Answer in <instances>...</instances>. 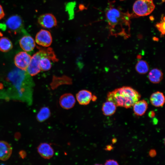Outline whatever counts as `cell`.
Instances as JSON below:
<instances>
[{
  "mask_svg": "<svg viewBox=\"0 0 165 165\" xmlns=\"http://www.w3.org/2000/svg\"><path fill=\"white\" fill-rule=\"evenodd\" d=\"M12 148L7 142L0 141V160L5 161L8 160L11 156Z\"/></svg>",
  "mask_w": 165,
  "mask_h": 165,
  "instance_id": "14",
  "label": "cell"
},
{
  "mask_svg": "<svg viewBox=\"0 0 165 165\" xmlns=\"http://www.w3.org/2000/svg\"><path fill=\"white\" fill-rule=\"evenodd\" d=\"M105 165H119L116 161L113 160H106Z\"/></svg>",
  "mask_w": 165,
  "mask_h": 165,
  "instance_id": "24",
  "label": "cell"
},
{
  "mask_svg": "<svg viewBox=\"0 0 165 165\" xmlns=\"http://www.w3.org/2000/svg\"><path fill=\"white\" fill-rule=\"evenodd\" d=\"M76 100L74 95L70 93L62 95L60 97L59 103L60 106L65 109H69L75 105Z\"/></svg>",
  "mask_w": 165,
  "mask_h": 165,
  "instance_id": "10",
  "label": "cell"
},
{
  "mask_svg": "<svg viewBox=\"0 0 165 165\" xmlns=\"http://www.w3.org/2000/svg\"><path fill=\"white\" fill-rule=\"evenodd\" d=\"M163 73L160 69L155 68L149 72L148 77L149 81L153 83H158L163 78Z\"/></svg>",
  "mask_w": 165,
  "mask_h": 165,
  "instance_id": "17",
  "label": "cell"
},
{
  "mask_svg": "<svg viewBox=\"0 0 165 165\" xmlns=\"http://www.w3.org/2000/svg\"><path fill=\"white\" fill-rule=\"evenodd\" d=\"M5 14L2 6L0 4V20L4 16Z\"/></svg>",
  "mask_w": 165,
  "mask_h": 165,
  "instance_id": "25",
  "label": "cell"
},
{
  "mask_svg": "<svg viewBox=\"0 0 165 165\" xmlns=\"http://www.w3.org/2000/svg\"><path fill=\"white\" fill-rule=\"evenodd\" d=\"M140 94L132 88L124 86L109 92L107 101H111L117 106L129 108L139 100Z\"/></svg>",
  "mask_w": 165,
  "mask_h": 165,
  "instance_id": "3",
  "label": "cell"
},
{
  "mask_svg": "<svg viewBox=\"0 0 165 165\" xmlns=\"http://www.w3.org/2000/svg\"><path fill=\"white\" fill-rule=\"evenodd\" d=\"M19 44L21 48L26 52L31 51L35 46L34 39L28 35H26L22 37L20 40Z\"/></svg>",
  "mask_w": 165,
  "mask_h": 165,
  "instance_id": "13",
  "label": "cell"
},
{
  "mask_svg": "<svg viewBox=\"0 0 165 165\" xmlns=\"http://www.w3.org/2000/svg\"><path fill=\"white\" fill-rule=\"evenodd\" d=\"M150 100L153 106L156 107H160L162 106L165 103V97L163 93L156 91L151 94Z\"/></svg>",
  "mask_w": 165,
  "mask_h": 165,
  "instance_id": "16",
  "label": "cell"
},
{
  "mask_svg": "<svg viewBox=\"0 0 165 165\" xmlns=\"http://www.w3.org/2000/svg\"><path fill=\"white\" fill-rule=\"evenodd\" d=\"M109 34L121 36L124 39L130 36V20L132 13L124 12L121 9L110 6L105 12Z\"/></svg>",
  "mask_w": 165,
  "mask_h": 165,
  "instance_id": "1",
  "label": "cell"
},
{
  "mask_svg": "<svg viewBox=\"0 0 165 165\" xmlns=\"http://www.w3.org/2000/svg\"><path fill=\"white\" fill-rule=\"evenodd\" d=\"M94 165H102L101 164H96Z\"/></svg>",
  "mask_w": 165,
  "mask_h": 165,
  "instance_id": "30",
  "label": "cell"
},
{
  "mask_svg": "<svg viewBox=\"0 0 165 165\" xmlns=\"http://www.w3.org/2000/svg\"><path fill=\"white\" fill-rule=\"evenodd\" d=\"M149 154L150 156L154 157L156 156V152L155 150L153 149H151L149 152Z\"/></svg>",
  "mask_w": 165,
  "mask_h": 165,
  "instance_id": "26",
  "label": "cell"
},
{
  "mask_svg": "<svg viewBox=\"0 0 165 165\" xmlns=\"http://www.w3.org/2000/svg\"><path fill=\"white\" fill-rule=\"evenodd\" d=\"M116 107L113 102L107 101L102 105V111L105 116H111L115 113L116 110Z\"/></svg>",
  "mask_w": 165,
  "mask_h": 165,
  "instance_id": "18",
  "label": "cell"
},
{
  "mask_svg": "<svg viewBox=\"0 0 165 165\" xmlns=\"http://www.w3.org/2000/svg\"><path fill=\"white\" fill-rule=\"evenodd\" d=\"M136 71L139 74H144L148 72L149 70L148 63L145 61L140 60L138 61L135 66Z\"/></svg>",
  "mask_w": 165,
  "mask_h": 165,
  "instance_id": "21",
  "label": "cell"
},
{
  "mask_svg": "<svg viewBox=\"0 0 165 165\" xmlns=\"http://www.w3.org/2000/svg\"><path fill=\"white\" fill-rule=\"evenodd\" d=\"M51 60L50 58L48 56L42 57L39 62L41 70L44 71L49 70L52 66Z\"/></svg>",
  "mask_w": 165,
  "mask_h": 165,
  "instance_id": "22",
  "label": "cell"
},
{
  "mask_svg": "<svg viewBox=\"0 0 165 165\" xmlns=\"http://www.w3.org/2000/svg\"><path fill=\"white\" fill-rule=\"evenodd\" d=\"M38 20V24L45 28H51L57 25V21L56 17L50 13H45L40 15Z\"/></svg>",
  "mask_w": 165,
  "mask_h": 165,
  "instance_id": "9",
  "label": "cell"
},
{
  "mask_svg": "<svg viewBox=\"0 0 165 165\" xmlns=\"http://www.w3.org/2000/svg\"><path fill=\"white\" fill-rule=\"evenodd\" d=\"M51 112L47 107L42 108L36 115V119L39 122H43L48 119L51 116Z\"/></svg>",
  "mask_w": 165,
  "mask_h": 165,
  "instance_id": "19",
  "label": "cell"
},
{
  "mask_svg": "<svg viewBox=\"0 0 165 165\" xmlns=\"http://www.w3.org/2000/svg\"><path fill=\"white\" fill-rule=\"evenodd\" d=\"M29 76L25 71L15 69L9 73L7 79L18 94L19 98L30 103L32 101L33 83Z\"/></svg>",
  "mask_w": 165,
  "mask_h": 165,
  "instance_id": "2",
  "label": "cell"
},
{
  "mask_svg": "<svg viewBox=\"0 0 165 165\" xmlns=\"http://www.w3.org/2000/svg\"><path fill=\"white\" fill-rule=\"evenodd\" d=\"M155 7L153 0H137L133 6V17L148 15L153 11Z\"/></svg>",
  "mask_w": 165,
  "mask_h": 165,
  "instance_id": "5",
  "label": "cell"
},
{
  "mask_svg": "<svg viewBox=\"0 0 165 165\" xmlns=\"http://www.w3.org/2000/svg\"><path fill=\"white\" fill-rule=\"evenodd\" d=\"M113 148V147L111 145H108L107 146L105 149L107 151H110Z\"/></svg>",
  "mask_w": 165,
  "mask_h": 165,
  "instance_id": "28",
  "label": "cell"
},
{
  "mask_svg": "<svg viewBox=\"0 0 165 165\" xmlns=\"http://www.w3.org/2000/svg\"><path fill=\"white\" fill-rule=\"evenodd\" d=\"M155 114L154 112L152 111H150L148 114L149 116L151 118L154 117L155 116Z\"/></svg>",
  "mask_w": 165,
  "mask_h": 165,
  "instance_id": "27",
  "label": "cell"
},
{
  "mask_svg": "<svg viewBox=\"0 0 165 165\" xmlns=\"http://www.w3.org/2000/svg\"><path fill=\"white\" fill-rule=\"evenodd\" d=\"M31 57L25 52H20L14 57L15 64L20 69L26 71L30 63Z\"/></svg>",
  "mask_w": 165,
  "mask_h": 165,
  "instance_id": "7",
  "label": "cell"
},
{
  "mask_svg": "<svg viewBox=\"0 0 165 165\" xmlns=\"http://www.w3.org/2000/svg\"><path fill=\"white\" fill-rule=\"evenodd\" d=\"M11 32L16 33L23 29L24 24L23 20L19 16L16 15L9 17L4 24Z\"/></svg>",
  "mask_w": 165,
  "mask_h": 165,
  "instance_id": "6",
  "label": "cell"
},
{
  "mask_svg": "<svg viewBox=\"0 0 165 165\" xmlns=\"http://www.w3.org/2000/svg\"><path fill=\"white\" fill-rule=\"evenodd\" d=\"M37 149L38 152L40 156L45 159H50L54 154L53 148L48 143L43 142L40 143Z\"/></svg>",
  "mask_w": 165,
  "mask_h": 165,
  "instance_id": "11",
  "label": "cell"
},
{
  "mask_svg": "<svg viewBox=\"0 0 165 165\" xmlns=\"http://www.w3.org/2000/svg\"><path fill=\"white\" fill-rule=\"evenodd\" d=\"M97 99V97L95 95H92V101H95Z\"/></svg>",
  "mask_w": 165,
  "mask_h": 165,
  "instance_id": "29",
  "label": "cell"
},
{
  "mask_svg": "<svg viewBox=\"0 0 165 165\" xmlns=\"http://www.w3.org/2000/svg\"><path fill=\"white\" fill-rule=\"evenodd\" d=\"M36 43L42 46L47 47L52 42V38L50 32L46 30L41 29L36 34L35 36Z\"/></svg>",
  "mask_w": 165,
  "mask_h": 165,
  "instance_id": "8",
  "label": "cell"
},
{
  "mask_svg": "<svg viewBox=\"0 0 165 165\" xmlns=\"http://www.w3.org/2000/svg\"><path fill=\"white\" fill-rule=\"evenodd\" d=\"M13 44L8 38L3 37L0 38V51L6 52L11 50L13 48Z\"/></svg>",
  "mask_w": 165,
  "mask_h": 165,
  "instance_id": "20",
  "label": "cell"
},
{
  "mask_svg": "<svg viewBox=\"0 0 165 165\" xmlns=\"http://www.w3.org/2000/svg\"><path fill=\"white\" fill-rule=\"evenodd\" d=\"M133 110L135 114L141 116L146 112L148 107L147 102L144 100H138L133 106Z\"/></svg>",
  "mask_w": 165,
  "mask_h": 165,
  "instance_id": "15",
  "label": "cell"
},
{
  "mask_svg": "<svg viewBox=\"0 0 165 165\" xmlns=\"http://www.w3.org/2000/svg\"><path fill=\"white\" fill-rule=\"evenodd\" d=\"M120 0V1H122L125 0Z\"/></svg>",
  "mask_w": 165,
  "mask_h": 165,
  "instance_id": "31",
  "label": "cell"
},
{
  "mask_svg": "<svg viewBox=\"0 0 165 165\" xmlns=\"http://www.w3.org/2000/svg\"><path fill=\"white\" fill-rule=\"evenodd\" d=\"M92 94L91 92L82 90L79 91L76 95V98L78 103L80 105H88L91 101Z\"/></svg>",
  "mask_w": 165,
  "mask_h": 165,
  "instance_id": "12",
  "label": "cell"
},
{
  "mask_svg": "<svg viewBox=\"0 0 165 165\" xmlns=\"http://www.w3.org/2000/svg\"><path fill=\"white\" fill-rule=\"evenodd\" d=\"M46 56L49 57L51 60L57 61V59L53 49L51 48H44L39 47V50L35 53L32 57L28 66L26 72L31 76H35L41 71L39 62L41 57Z\"/></svg>",
  "mask_w": 165,
  "mask_h": 165,
  "instance_id": "4",
  "label": "cell"
},
{
  "mask_svg": "<svg viewBox=\"0 0 165 165\" xmlns=\"http://www.w3.org/2000/svg\"><path fill=\"white\" fill-rule=\"evenodd\" d=\"M161 20L156 24V27L160 32L161 36H163L165 34V16L161 17Z\"/></svg>",
  "mask_w": 165,
  "mask_h": 165,
  "instance_id": "23",
  "label": "cell"
}]
</instances>
